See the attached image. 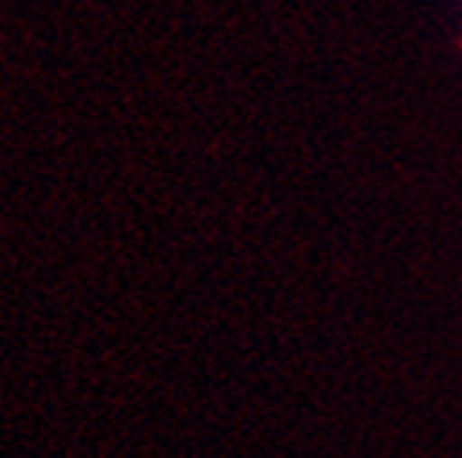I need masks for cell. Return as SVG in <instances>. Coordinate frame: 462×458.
Instances as JSON below:
<instances>
[]
</instances>
